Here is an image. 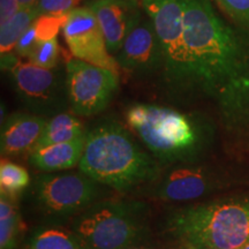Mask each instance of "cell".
I'll return each mask as SVG.
<instances>
[{
	"label": "cell",
	"instance_id": "obj_1",
	"mask_svg": "<svg viewBox=\"0 0 249 249\" xmlns=\"http://www.w3.org/2000/svg\"><path fill=\"white\" fill-rule=\"evenodd\" d=\"M183 40L185 60L170 91L211 99L227 129L248 128V27L227 23L210 0H186Z\"/></svg>",
	"mask_w": 249,
	"mask_h": 249
},
{
	"label": "cell",
	"instance_id": "obj_2",
	"mask_svg": "<svg viewBox=\"0 0 249 249\" xmlns=\"http://www.w3.org/2000/svg\"><path fill=\"white\" fill-rule=\"evenodd\" d=\"M80 171L101 185L128 192L150 183L160 171L156 158L143 151L117 123H105L87 133Z\"/></svg>",
	"mask_w": 249,
	"mask_h": 249
},
{
	"label": "cell",
	"instance_id": "obj_3",
	"mask_svg": "<svg viewBox=\"0 0 249 249\" xmlns=\"http://www.w3.org/2000/svg\"><path fill=\"white\" fill-rule=\"evenodd\" d=\"M167 229L186 248L241 249L249 244V198L178 209L170 214Z\"/></svg>",
	"mask_w": 249,
	"mask_h": 249
},
{
	"label": "cell",
	"instance_id": "obj_4",
	"mask_svg": "<svg viewBox=\"0 0 249 249\" xmlns=\"http://www.w3.org/2000/svg\"><path fill=\"white\" fill-rule=\"evenodd\" d=\"M126 121L160 163H186L198 148L194 121L173 108L136 104L127 110Z\"/></svg>",
	"mask_w": 249,
	"mask_h": 249
},
{
	"label": "cell",
	"instance_id": "obj_5",
	"mask_svg": "<svg viewBox=\"0 0 249 249\" xmlns=\"http://www.w3.org/2000/svg\"><path fill=\"white\" fill-rule=\"evenodd\" d=\"M147 213L143 202H99L77 214L71 230L85 249H128L145 231Z\"/></svg>",
	"mask_w": 249,
	"mask_h": 249
},
{
	"label": "cell",
	"instance_id": "obj_6",
	"mask_svg": "<svg viewBox=\"0 0 249 249\" xmlns=\"http://www.w3.org/2000/svg\"><path fill=\"white\" fill-rule=\"evenodd\" d=\"M101 183L81 173H51L37 178L35 200L44 213L67 217L80 214L97 201Z\"/></svg>",
	"mask_w": 249,
	"mask_h": 249
},
{
	"label": "cell",
	"instance_id": "obj_7",
	"mask_svg": "<svg viewBox=\"0 0 249 249\" xmlns=\"http://www.w3.org/2000/svg\"><path fill=\"white\" fill-rule=\"evenodd\" d=\"M65 75L68 107L81 117L95 116L105 110L119 86L117 73L77 58L67 61Z\"/></svg>",
	"mask_w": 249,
	"mask_h": 249
},
{
	"label": "cell",
	"instance_id": "obj_8",
	"mask_svg": "<svg viewBox=\"0 0 249 249\" xmlns=\"http://www.w3.org/2000/svg\"><path fill=\"white\" fill-rule=\"evenodd\" d=\"M53 70L18 62L11 71L18 97L38 116H55L68 105L66 75L61 79Z\"/></svg>",
	"mask_w": 249,
	"mask_h": 249
},
{
	"label": "cell",
	"instance_id": "obj_9",
	"mask_svg": "<svg viewBox=\"0 0 249 249\" xmlns=\"http://www.w3.org/2000/svg\"><path fill=\"white\" fill-rule=\"evenodd\" d=\"M154 26L164 52V79L170 87L179 76L185 60L186 0H140Z\"/></svg>",
	"mask_w": 249,
	"mask_h": 249
},
{
	"label": "cell",
	"instance_id": "obj_10",
	"mask_svg": "<svg viewBox=\"0 0 249 249\" xmlns=\"http://www.w3.org/2000/svg\"><path fill=\"white\" fill-rule=\"evenodd\" d=\"M62 31L74 58L118 74L119 64L108 52L102 28L89 6L71 11Z\"/></svg>",
	"mask_w": 249,
	"mask_h": 249
},
{
	"label": "cell",
	"instance_id": "obj_11",
	"mask_svg": "<svg viewBox=\"0 0 249 249\" xmlns=\"http://www.w3.org/2000/svg\"><path fill=\"white\" fill-rule=\"evenodd\" d=\"M89 7L97 18L110 53L120 51L127 36L142 21L140 0H95Z\"/></svg>",
	"mask_w": 249,
	"mask_h": 249
},
{
	"label": "cell",
	"instance_id": "obj_12",
	"mask_svg": "<svg viewBox=\"0 0 249 249\" xmlns=\"http://www.w3.org/2000/svg\"><path fill=\"white\" fill-rule=\"evenodd\" d=\"M117 61L119 66L134 73L164 70L163 48L150 18L141 21L127 36L118 52Z\"/></svg>",
	"mask_w": 249,
	"mask_h": 249
},
{
	"label": "cell",
	"instance_id": "obj_13",
	"mask_svg": "<svg viewBox=\"0 0 249 249\" xmlns=\"http://www.w3.org/2000/svg\"><path fill=\"white\" fill-rule=\"evenodd\" d=\"M149 194L165 202H188L200 198L213 187L210 176L198 166H177L149 183Z\"/></svg>",
	"mask_w": 249,
	"mask_h": 249
},
{
	"label": "cell",
	"instance_id": "obj_14",
	"mask_svg": "<svg viewBox=\"0 0 249 249\" xmlns=\"http://www.w3.org/2000/svg\"><path fill=\"white\" fill-rule=\"evenodd\" d=\"M48 120L35 113L18 112L6 118L1 126L0 150L2 156H17L33 151Z\"/></svg>",
	"mask_w": 249,
	"mask_h": 249
},
{
	"label": "cell",
	"instance_id": "obj_15",
	"mask_svg": "<svg viewBox=\"0 0 249 249\" xmlns=\"http://www.w3.org/2000/svg\"><path fill=\"white\" fill-rule=\"evenodd\" d=\"M87 135L70 142L55 143L34 148L30 152V163L37 170L44 172H57L80 164L85 150Z\"/></svg>",
	"mask_w": 249,
	"mask_h": 249
},
{
	"label": "cell",
	"instance_id": "obj_16",
	"mask_svg": "<svg viewBox=\"0 0 249 249\" xmlns=\"http://www.w3.org/2000/svg\"><path fill=\"white\" fill-rule=\"evenodd\" d=\"M86 135L85 127L77 118L70 113H59L48 120L35 148L74 141Z\"/></svg>",
	"mask_w": 249,
	"mask_h": 249
},
{
	"label": "cell",
	"instance_id": "obj_17",
	"mask_svg": "<svg viewBox=\"0 0 249 249\" xmlns=\"http://www.w3.org/2000/svg\"><path fill=\"white\" fill-rule=\"evenodd\" d=\"M29 249H85L73 230L48 225L39 226L31 233Z\"/></svg>",
	"mask_w": 249,
	"mask_h": 249
},
{
	"label": "cell",
	"instance_id": "obj_18",
	"mask_svg": "<svg viewBox=\"0 0 249 249\" xmlns=\"http://www.w3.org/2000/svg\"><path fill=\"white\" fill-rule=\"evenodd\" d=\"M40 17L36 6L23 7L11 20L1 24L0 28V51L2 54L11 53L17 48L18 42L28 28Z\"/></svg>",
	"mask_w": 249,
	"mask_h": 249
},
{
	"label": "cell",
	"instance_id": "obj_19",
	"mask_svg": "<svg viewBox=\"0 0 249 249\" xmlns=\"http://www.w3.org/2000/svg\"><path fill=\"white\" fill-rule=\"evenodd\" d=\"M22 222L14 198H0V249H14L20 241Z\"/></svg>",
	"mask_w": 249,
	"mask_h": 249
},
{
	"label": "cell",
	"instance_id": "obj_20",
	"mask_svg": "<svg viewBox=\"0 0 249 249\" xmlns=\"http://www.w3.org/2000/svg\"><path fill=\"white\" fill-rule=\"evenodd\" d=\"M30 177L28 171L8 160H1L0 164V188L1 195L14 198L29 186Z\"/></svg>",
	"mask_w": 249,
	"mask_h": 249
},
{
	"label": "cell",
	"instance_id": "obj_21",
	"mask_svg": "<svg viewBox=\"0 0 249 249\" xmlns=\"http://www.w3.org/2000/svg\"><path fill=\"white\" fill-rule=\"evenodd\" d=\"M59 51L60 49H59L57 38L40 40L28 59L30 64L35 66L45 68V70H53L57 67Z\"/></svg>",
	"mask_w": 249,
	"mask_h": 249
},
{
	"label": "cell",
	"instance_id": "obj_22",
	"mask_svg": "<svg viewBox=\"0 0 249 249\" xmlns=\"http://www.w3.org/2000/svg\"><path fill=\"white\" fill-rule=\"evenodd\" d=\"M68 14L62 15H40L34 22L36 34L39 40L57 38L60 28H64Z\"/></svg>",
	"mask_w": 249,
	"mask_h": 249
},
{
	"label": "cell",
	"instance_id": "obj_23",
	"mask_svg": "<svg viewBox=\"0 0 249 249\" xmlns=\"http://www.w3.org/2000/svg\"><path fill=\"white\" fill-rule=\"evenodd\" d=\"M217 2L236 23L249 27V0H217Z\"/></svg>",
	"mask_w": 249,
	"mask_h": 249
},
{
	"label": "cell",
	"instance_id": "obj_24",
	"mask_svg": "<svg viewBox=\"0 0 249 249\" xmlns=\"http://www.w3.org/2000/svg\"><path fill=\"white\" fill-rule=\"evenodd\" d=\"M79 1L80 0H39L36 7L40 15H62L76 8Z\"/></svg>",
	"mask_w": 249,
	"mask_h": 249
},
{
	"label": "cell",
	"instance_id": "obj_25",
	"mask_svg": "<svg viewBox=\"0 0 249 249\" xmlns=\"http://www.w3.org/2000/svg\"><path fill=\"white\" fill-rule=\"evenodd\" d=\"M40 40L38 39V36L36 34V29L34 23L28 28L26 33L23 34L22 37H21L20 40L18 42L17 48H15V54L18 55V57L22 58H28L30 55L33 50L35 49V46L38 44Z\"/></svg>",
	"mask_w": 249,
	"mask_h": 249
},
{
	"label": "cell",
	"instance_id": "obj_26",
	"mask_svg": "<svg viewBox=\"0 0 249 249\" xmlns=\"http://www.w3.org/2000/svg\"><path fill=\"white\" fill-rule=\"evenodd\" d=\"M22 8L18 0H0V26L11 20Z\"/></svg>",
	"mask_w": 249,
	"mask_h": 249
},
{
	"label": "cell",
	"instance_id": "obj_27",
	"mask_svg": "<svg viewBox=\"0 0 249 249\" xmlns=\"http://www.w3.org/2000/svg\"><path fill=\"white\" fill-rule=\"evenodd\" d=\"M18 1L20 2L22 7H33V6L37 5L39 0H18Z\"/></svg>",
	"mask_w": 249,
	"mask_h": 249
},
{
	"label": "cell",
	"instance_id": "obj_28",
	"mask_svg": "<svg viewBox=\"0 0 249 249\" xmlns=\"http://www.w3.org/2000/svg\"><path fill=\"white\" fill-rule=\"evenodd\" d=\"M241 249H249V244H247L246 246H244V247H242Z\"/></svg>",
	"mask_w": 249,
	"mask_h": 249
},
{
	"label": "cell",
	"instance_id": "obj_29",
	"mask_svg": "<svg viewBox=\"0 0 249 249\" xmlns=\"http://www.w3.org/2000/svg\"><path fill=\"white\" fill-rule=\"evenodd\" d=\"M186 249H195V248H186Z\"/></svg>",
	"mask_w": 249,
	"mask_h": 249
}]
</instances>
